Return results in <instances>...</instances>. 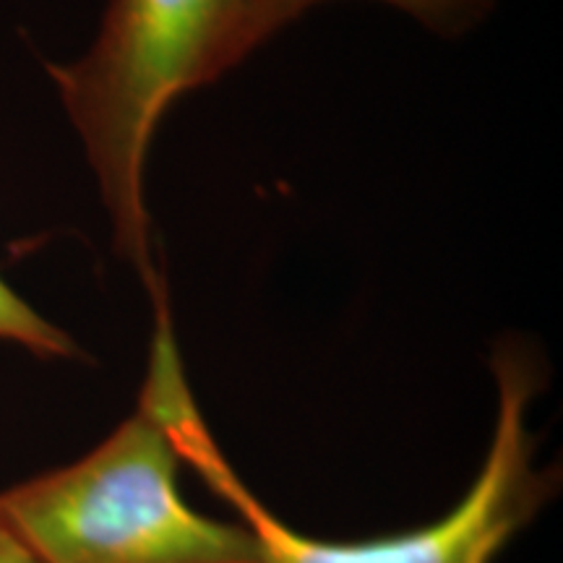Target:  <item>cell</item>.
<instances>
[{
	"instance_id": "cell-4",
	"label": "cell",
	"mask_w": 563,
	"mask_h": 563,
	"mask_svg": "<svg viewBox=\"0 0 563 563\" xmlns=\"http://www.w3.org/2000/svg\"><path fill=\"white\" fill-rule=\"evenodd\" d=\"M323 0H245V11L235 37V63L262 47L266 40L285 30L290 21L311 11ZM394 9L410 13L422 26L443 37L470 32L488 16L496 0H382Z\"/></svg>"
},
{
	"instance_id": "cell-1",
	"label": "cell",
	"mask_w": 563,
	"mask_h": 563,
	"mask_svg": "<svg viewBox=\"0 0 563 563\" xmlns=\"http://www.w3.org/2000/svg\"><path fill=\"white\" fill-rule=\"evenodd\" d=\"M157 306L136 410L81 460L0 493V514L42 563H269L249 525L203 517L180 496L173 412L188 384Z\"/></svg>"
},
{
	"instance_id": "cell-5",
	"label": "cell",
	"mask_w": 563,
	"mask_h": 563,
	"mask_svg": "<svg viewBox=\"0 0 563 563\" xmlns=\"http://www.w3.org/2000/svg\"><path fill=\"white\" fill-rule=\"evenodd\" d=\"M0 340L19 344L40 357L79 355V344L34 311L3 277H0Z\"/></svg>"
},
{
	"instance_id": "cell-6",
	"label": "cell",
	"mask_w": 563,
	"mask_h": 563,
	"mask_svg": "<svg viewBox=\"0 0 563 563\" xmlns=\"http://www.w3.org/2000/svg\"><path fill=\"white\" fill-rule=\"evenodd\" d=\"M0 563H42L40 555L26 545V540L13 530L3 514H0Z\"/></svg>"
},
{
	"instance_id": "cell-2",
	"label": "cell",
	"mask_w": 563,
	"mask_h": 563,
	"mask_svg": "<svg viewBox=\"0 0 563 563\" xmlns=\"http://www.w3.org/2000/svg\"><path fill=\"white\" fill-rule=\"evenodd\" d=\"M243 11L245 0H110L89 53L51 66L110 211L115 249L154 300L165 298L144 203L146 152L170 102L238 66Z\"/></svg>"
},
{
	"instance_id": "cell-3",
	"label": "cell",
	"mask_w": 563,
	"mask_h": 563,
	"mask_svg": "<svg viewBox=\"0 0 563 563\" xmlns=\"http://www.w3.org/2000/svg\"><path fill=\"white\" fill-rule=\"evenodd\" d=\"M493 373L498 384L496 431L473 488L439 522L402 534L332 543L282 525L217 452L194 399L175 412V439L183 462L194 464L211 490L241 514V522L262 540L269 563H493L555 490L553 470L534 467V441L527 428V407L543 386L540 363L522 344L506 342L496 347Z\"/></svg>"
}]
</instances>
